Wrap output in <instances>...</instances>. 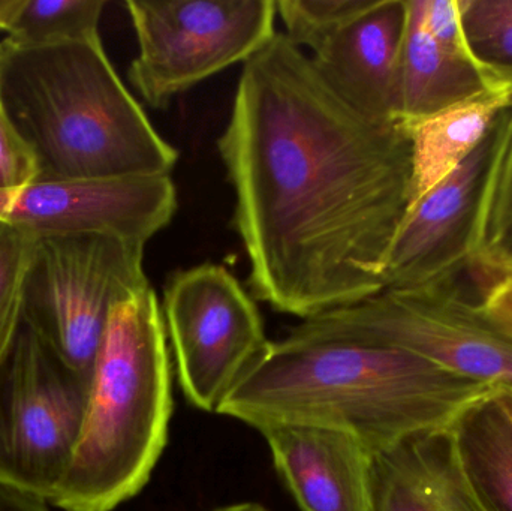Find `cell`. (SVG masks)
Instances as JSON below:
<instances>
[{"mask_svg":"<svg viewBox=\"0 0 512 511\" xmlns=\"http://www.w3.org/2000/svg\"><path fill=\"white\" fill-rule=\"evenodd\" d=\"M35 236L0 222V362L8 353L23 312V285Z\"/></svg>","mask_w":512,"mask_h":511,"instance_id":"obj_22","label":"cell"},{"mask_svg":"<svg viewBox=\"0 0 512 511\" xmlns=\"http://www.w3.org/2000/svg\"><path fill=\"white\" fill-rule=\"evenodd\" d=\"M301 511H370V453L355 438L310 426L261 429Z\"/></svg>","mask_w":512,"mask_h":511,"instance_id":"obj_13","label":"cell"},{"mask_svg":"<svg viewBox=\"0 0 512 511\" xmlns=\"http://www.w3.org/2000/svg\"><path fill=\"white\" fill-rule=\"evenodd\" d=\"M144 249V243L105 233L33 240L21 318L69 368L89 380L114 306L150 288Z\"/></svg>","mask_w":512,"mask_h":511,"instance_id":"obj_6","label":"cell"},{"mask_svg":"<svg viewBox=\"0 0 512 511\" xmlns=\"http://www.w3.org/2000/svg\"><path fill=\"white\" fill-rule=\"evenodd\" d=\"M176 212L171 176L33 182L0 191V222L35 237L105 233L147 245Z\"/></svg>","mask_w":512,"mask_h":511,"instance_id":"obj_10","label":"cell"},{"mask_svg":"<svg viewBox=\"0 0 512 511\" xmlns=\"http://www.w3.org/2000/svg\"><path fill=\"white\" fill-rule=\"evenodd\" d=\"M216 511H268L261 504L256 503H242V504H234V506L224 507V509H219Z\"/></svg>","mask_w":512,"mask_h":511,"instance_id":"obj_28","label":"cell"},{"mask_svg":"<svg viewBox=\"0 0 512 511\" xmlns=\"http://www.w3.org/2000/svg\"><path fill=\"white\" fill-rule=\"evenodd\" d=\"M89 378L21 321L0 362V482L50 503L80 435Z\"/></svg>","mask_w":512,"mask_h":511,"instance_id":"obj_8","label":"cell"},{"mask_svg":"<svg viewBox=\"0 0 512 511\" xmlns=\"http://www.w3.org/2000/svg\"><path fill=\"white\" fill-rule=\"evenodd\" d=\"M35 180L32 156L0 114V191H12Z\"/></svg>","mask_w":512,"mask_h":511,"instance_id":"obj_24","label":"cell"},{"mask_svg":"<svg viewBox=\"0 0 512 511\" xmlns=\"http://www.w3.org/2000/svg\"><path fill=\"white\" fill-rule=\"evenodd\" d=\"M456 278L384 290L303 321L291 333L408 351L496 390H512V330Z\"/></svg>","mask_w":512,"mask_h":511,"instance_id":"obj_5","label":"cell"},{"mask_svg":"<svg viewBox=\"0 0 512 511\" xmlns=\"http://www.w3.org/2000/svg\"><path fill=\"white\" fill-rule=\"evenodd\" d=\"M375 0H279L276 11L286 36L310 53L372 8Z\"/></svg>","mask_w":512,"mask_h":511,"instance_id":"obj_21","label":"cell"},{"mask_svg":"<svg viewBox=\"0 0 512 511\" xmlns=\"http://www.w3.org/2000/svg\"><path fill=\"white\" fill-rule=\"evenodd\" d=\"M218 149L252 297L306 321L384 291L412 203L402 123L352 110L276 33L243 65Z\"/></svg>","mask_w":512,"mask_h":511,"instance_id":"obj_1","label":"cell"},{"mask_svg":"<svg viewBox=\"0 0 512 511\" xmlns=\"http://www.w3.org/2000/svg\"><path fill=\"white\" fill-rule=\"evenodd\" d=\"M468 267L483 282L512 270V108L502 114L498 146L481 192Z\"/></svg>","mask_w":512,"mask_h":511,"instance_id":"obj_18","label":"cell"},{"mask_svg":"<svg viewBox=\"0 0 512 511\" xmlns=\"http://www.w3.org/2000/svg\"><path fill=\"white\" fill-rule=\"evenodd\" d=\"M162 314L183 393L218 413L270 342L258 306L227 267L206 263L168 278Z\"/></svg>","mask_w":512,"mask_h":511,"instance_id":"obj_9","label":"cell"},{"mask_svg":"<svg viewBox=\"0 0 512 511\" xmlns=\"http://www.w3.org/2000/svg\"><path fill=\"white\" fill-rule=\"evenodd\" d=\"M0 114L32 156L35 182L171 176L179 161L99 33L38 45L3 39Z\"/></svg>","mask_w":512,"mask_h":511,"instance_id":"obj_3","label":"cell"},{"mask_svg":"<svg viewBox=\"0 0 512 511\" xmlns=\"http://www.w3.org/2000/svg\"><path fill=\"white\" fill-rule=\"evenodd\" d=\"M502 114L462 165L409 210L385 261L384 290L454 278L468 267L481 192L498 146Z\"/></svg>","mask_w":512,"mask_h":511,"instance_id":"obj_11","label":"cell"},{"mask_svg":"<svg viewBox=\"0 0 512 511\" xmlns=\"http://www.w3.org/2000/svg\"><path fill=\"white\" fill-rule=\"evenodd\" d=\"M477 300L496 320L512 330V270L478 284Z\"/></svg>","mask_w":512,"mask_h":511,"instance_id":"obj_25","label":"cell"},{"mask_svg":"<svg viewBox=\"0 0 512 511\" xmlns=\"http://www.w3.org/2000/svg\"><path fill=\"white\" fill-rule=\"evenodd\" d=\"M171 414L167 329L150 287L111 311L80 435L51 506L113 511L140 494L167 446Z\"/></svg>","mask_w":512,"mask_h":511,"instance_id":"obj_4","label":"cell"},{"mask_svg":"<svg viewBox=\"0 0 512 511\" xmlns=\"http://www.w3.org/2000/svg\"><path fill=\"white\" fill-rule=\"evenodd\" d=\"M512 95L490 93L405 126L412 146L411 209L480 146ZM409 209V210H411Z\"/></svg>","mask_w":512,"mask_h":511,"instance_id":"obj_16","label":"cell"},{"mask_svg":"<svg viewBox=\"0 0 512 511\" xmlns=\"http://www.w3.org/2000/svg\"><path fill=\"white\" fill-rule=\"evenodd\" d=\"M495 393L466 408L450 428L484 509L512 511V420Z\"/></svg>","mask_w":512,"mask_h":511,"instance_id":"obj_17","label":"cell"},{"mask_svg":"<svg viewBox=\"0 0 512 511\" xmlns=\"http://www.w3.org/2000/svg\"><path fill=\"white\" fill-rule=\"evenodd\" d=\"M138 42L128 77L138 95L165 110L180 93L245 65L276 35V0L126 2Z\"/></svg>","mask_w":512,"mask_h":511,"instance_id":"obj_7","label":"cell"},{"mask_svg":"<svg viewBox=\"0 0 512 511\" xmlns=\"http://www.w3.org/2000/svg\"><path fill=\"white\" fill-rule=\"evenodd\" d=\"M495 396L499 404L504 408L505 413H507L508 417L512 420V390H496Z\"/></svg>","mask_w":512,"mask_h":511,"instance_id":"obj_27","label":"cell"},{"mask_svg":"<svg viewBox=\"0 0 512 511\" xmlns=\"http://www.w3.org/2000/svg\"><path fill=\"white\" fill-rule=\"evenodd\" d=\"M408 12V0H375L369 11L309 54L325 84L373 122H397L394 96Z\"/></svg>","mask_w":512,"mask_h":511,"instance_id":"obj_12","label":"cell"},{"mask_svg":"<svg viewBox=\"0 0 512 511\" xmlns=\"http://www.w3.org/2000/svg\"><path fill=\"white\" fill-rule=\"evenodd\" d=\"M104 0H0V32L24 45L96 35Z\"/></svg>","mask_w":512,"mask_h":511,"instance_id":"obj_19","label":"cell"},{"mask_svg":"<svg viewBox=\"0 0 512 511\" xmlns=\"http://www.w3.org/2000/svg\"><path fill=\"white\" fill-rule=\"evenodd\" d=\"M412 3L424 29L444 50L474 59L463 30L459 0H412Z\"/></svg>","mask_w":512,"mask_h":511,"instance_id":"obj_23","label":"cell"},{"mask_svg":"<svg viewBox=\"0 0 512 511\" xmlns=\"http://www.w3.org/2000/svg\"><path fill=\"white\" fill-rule=\"evenodd\" d=\"M459 6L472 56L512 92V0H459Z\"/></svg>","mask_w":512,"mask_h":511,"instance_id":"obj_20","label":"cell"},{"mask_svg":"<svg viewBox=\"0 0 512 511\" xmlns=\"http://www.w3.org/2000/svg\"><path fill=\"white\" fill-rule=\"evenodd\" d=\"M370 511H487L451 428L421 432L370 456Z\"/></svg>","mask_w":512,"mask_h":511,"instance_id":"obj_14","label":"cell"},{"mask_svg":"<svg viewBox=\"0 0 512 511\" xmlns=\"http://www.w3.org/2000/svg\"><path fill=\"white\" fill-rule=\"evenodd\" d=\"M408 9L394 96L397 122L411 125L490 93L512 95L477 60L444 50L424 29L412 0Z\"/></svg>","mask_w":512,"mask_h":511,"instance_id":"obj_15","label":"cell"},{"mask_svg":"<svg viewBox=\"0 0 512 511\" xmlns=\"http://www.w3.org/2000/svg\"><path fill=\"white\" fill-rule=\"evenodd\" d=\"M48 501L0 482V511H50Z\"/></svg>","mask_w":512,"mask_h":511,"instance_id":"obj_26","label":"cell"},{"mask_svg":"<svg viewBox=\"0 0 512 511\" xmlns=\"http://www.w3.org/2000/svg\"><path fill=\"white\" fill-rule=\"evenodd\" d=\"M495 387L396 348L289 333L268 342L218 414L252 428L310 426L355 438L370 455L450 428Z\"/></svg>","mask_w":512,"mask_h":511,"instance_id":"obj_2","label":"cell"}]
</instances>
